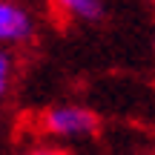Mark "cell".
<instances>
[{
    "instance_id": "obj_5",
    "label": "cell",
    "mask_w": 155,
    "mask_h": 155,
    "mask_svg": "<svg viewBox=\"0 0 155 155\" xmlns=\"http://www.w3.org/2000/svg\"><path fill=\"white\" fill-rule=\"evenodd\" d=\"M55 155H61V152H55Z\"/></svg>"
},
{
    "instance_id": "obj_3",
    "label": "cell",
    "mask_w": 155,
    "mask_h": 155,
    "mask_svg": "<svg viewBox=\"0 0 155 155\" xmlns=\"http://www.w3.org/2000/svg\"><path fill=\"white\" fill-rule=\"evenodd\" d=\"M52 6L72 15H83V17H98L101 15V3L98 0H52Z\"/></svg>"
},
{
    "instance_id": "obj_2",
    "label": "cell",
    "mask_w": 155,
    "mask_h": 155,
    "mask_svg": "<svg viewBox=\"0 0 155 155\" xmlns=\"http://www.w3.org/2000/svg\"><path fill=\"white\" fill-rule=\"evenodd\" d=\"M0 35H3L6 40H23L29 35L26 15H23L20 9H15V6L3 3L0 6Z\"/></svg>"
},
{
    "instance_id": "obj_4",
    "label": "cell",
    "mask_w": 155,
    "mask_h": 155,
    "mask_svg": "<svg viewBox=\"0 0 155 155\" xmlns=\"http://www.w3.org/2000/svg\"><path fill=\"white\" fill-rule=\"evenodd\" d=\"M35 155H55V152H35Z\"/></svg>"
},
{
    "instance_id": "obj_1",
    "label": "cell",
    "mask_w": 155,
    "mask_h": 155,
    "mask_svg": "<svg viewBox=\"0 0 155 155\" xmlns=\"http://www.w3.org/2000/svg\"><path fill=\"white\" fill-rule=\"evenodd\" d=\"M98 127V118L86 109H55L46 115V129L55 135H78L92 132Z\"/></svg>"
}]
</instances>
